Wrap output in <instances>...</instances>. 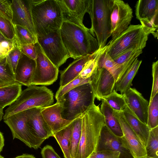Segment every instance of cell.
Here are the masks:
<instances>
[{"instance_id":"6da1fadb","label":"cell","mask_w":158,"mask_h":158,"mask_svg":"<svg viewBox=\"0 0 158 158\" xmlns=\"http://www.w3.org/2000/svg\"><path fill=\"white\" fill-rule=\"evenodd\" d=\"M60 31L62 42L70 58L76 60L91 55L99 49L97 40L86 27L64 20Z\"/></svg>"},{"instance_id":"7a4b0ae2","label":"cell","mask_w":158,"mask_h":158,"mask_svg":"<svg viewBox=\"0 0 158 158\" xmlns=\"http://www.w3.org/2000/svg\"><path fill=\"white\" fill-rule=\"evenodd\" d=\"M37 37L60 30L64 21L58 0H28Z\"/></svg>"},{"instance_id":"3957f363","label":"cell","mask_w":158,"mask_h":158,"mask_svg":"<svg viewBox=\"0 0 158 158\" xmlns=\"http://www.w3.org/2000/svg\"><path fill=\"white\" fill-rule=\"evenodd\" d=\"M81 117V135L76 158H87L97 151L101 132L105 125L100 108L94 103Z\"/></svg>"},{"instance_id":"277c9868","label":"cell","mask_w":158,"mask_h":158,"mask_svg":"<svg viewBox=\"0 0 158 158\" xmlns=\"http://www.w3.org/2000/svg\"><path fill=\"white\" fill-rule=\"evenodd\" d=\"M94 94L89 83L78 86L57 102L61 108L62 118L73 120L81 116L94 103Z\"/></svg>"},{"instance_id":"5b68a950","label":"cell","mask_w":158,"mask_h":158,"mask_svg":"<svg viewBox=\"0 0 158 158\" xmlns=\"http://www.w3.org/2000/svg\"><path fill=\"white\" fill-rule=\"evenodd\" d=\"M53 102V94L50 89L45 86L31 85L22 91L16 100L6 109L3 119L33 108L46 107Z\"/></svg>"},{"instance_id":"8992f818","label":"cell","mask_w":158,"mask_h":158,"mask_svg":"<svg viewBox=\"0 0 158 158\" xmlns=\"http://www.w3.org/2000/svg\"><path fill=\"white\" fill-rule=\"evenodd\" d=\"M150 32L141 24L130 25L116 38L111 39L102 48L114 59L133 48L143 49L146 46Z\"/></svg>"},{"instance_id":"52a82bcc","label":"cell","mask_w":158,"mask_h":158,"mask_svg":"<svg viewBox=\"0 0 158 158\" xmlns=\"http://www.w3.org/2000/svg\"><path fill=\"white\" fill-rule=\"evenodd\" d=\"M111 0H91L88 13L91 26L89 31L93 36H96L99 49L106 45L111 36L110 6Z\"/></svg>"},{"instance_id":"ba28073f","label":"cell","mask_w":158,"mask_h":158,"mask_svg":"<svg viewBox=\"0 0 158 158\" xmlns=\"http://www.w3.org/2000/svg\"><path fill=\"white\" fill-rule=\"evenodd\" d=\"M37 40L45 55L57 68H59L70 58L62 42L60 30L37 37Z\"/></svg>"},{"instance_id":"9c48e42d","label":"cell","mask_w":158,"mask_h":158,"mask_svg":"<svg viewBox=\"0 0 158 158\" xmlns=\"http://www.w3.org/2000/svg\"><path fill=\"white\" fill-rule=\"evenodd\" d=\"M3 120L10 129L13 139H17L30 148L35 149L42 144L32 134L28 127L25 110L14 114Z\"/></svg>"},{"instance_id":"30bf717a","label":"cell","mask_w":158,"mask_h":158,"mask_svg":"<svg viewBox=\"0 0 158 158\" xmlns=\"http://www.w3.org/2000/svg\"><path fill=\"white\" fill-rule=\"evenodd\" d=\"M36 52V67L32 85H50L57 79L59 69L47 57L38 42L35 44Z\"/></svg>"},{"instance_id":"8fae6325","label":"cell","mask_w":158,"mask_h":158,"mask_svg":"<svg viewBox=\"0 0 158 158\" xmlns=\"http://www.w3.org/2000/svg\"><path fill=\"white\" fill-rule=\"evenodd\" d=\"M133 17L132 10L127 3L121 0H111V39L118 37L128 28Z\"/></svg>"},{"instance_id":"7c38bea8","label":"cell","mask_w":158,"mask_h":158,"mask_svg":"<svg viewBox=\"0 0 158 158\" xmlns=\"http://www.w3.org/2000/svg\"><path fill=\"white\" fill-rule=\"evenodd\" d=\"M114 114L122 130L123 136L119 137L124 147L130 152L133 158H147L145 147L127 121L122 112L114 110Z\"/></svg>"},{"instance_id":"4fadbf2b","label":"cell","mask_w":158,"mask_h":158,"mask_svg":"<svg viewBox=\"0 0 158 158\" xmlns=\"http://www.w3.org/2000/svg\"><path fill=\"white\" fill-rule=\"evenodd\" d=\"M135 15L141 25L151 32L158 28V0H139L135 6Z\"/></svg>"},{"instance_id":"5bb4252c","label":"cell","mask_w":158,"mask_h":158,"mask_svg":"<svg viewBox=\"0 0 158 158\" xmlns=\"http://www.w3.org/2000/svg\"><path fill=\"white\" fill-rule=\"evenodd\" d=\"M61 6L64 20H66L83 27H85L83 20L88 13L91 0H58Z\"/></svg>"},{"instance_id":"9a60e30c","label":"cell","mask_w":158,"mask_h":158,"mask_svg":"<svg viewBox=\"0 0 158 158\" xmlns=\"http://www.w3.org/2000/svg\"><path fill=\"white\" fill-rule=\"evenodd\" d=\"M115 83V79L111 74L105 69L97 65L90 77V83L95 98L99 101L113 91Z\"/></svg>"},{"instance_id":"2e32d148","label":"cell","mask_w":158,"mask_h":158,"mask_svg":"<svg viewBox=\"0 0 158 158\" xmlns=\"http://www.w3.org/2000/svg\"><path fill=\"white\" fill-rule=\"evenodd\" d=\"M43 108L35 107L25 110L27 123L31 132L42 143L52 135L41 113Z\"/></svg>"},{"instance_id":"e0dca14e","label":"cell","mask_w":158,"mask_h":158,"mask_svg":"<svg viewBox=\"0 0 158 158\" xmlns=\"http://www.w3.org/2000/svg\"><path fill=\"white\" fill-rule=\"evenodd\" d=\"M10 1L13 12V24L26 28L36 36L28 0H12Z\"/></svg>"},{"instance_id":"ac0fdd59","label":"cell","mask_w":158,"mask_h":158,"mask_svg":"<svg viewBox=\"0 0 158 158\" xmlns=\"http://www.w3.org/2000/svg\"><path fill=\"white\" fill-rule=\"evenodd\" d=\"M118 152L120 158H133L130 152L125 148L119 137L114 134L105 125L99 137L97 151Z\"/></svg>"},{"instance_id":"d6986e66","label":"cell","mask_w":158,"mask_h":158,"mask_svg":"<svg viewBox=\"0 0 158 158\" xmlns=\"http://www.w3.org/2000/svg\"><path fill=\"white\" fill-rule=\"evenodd\" d=\"M124 95L130 109L140 121L147 124L148 101L135 88H131Z\"/></svg>"},{"instance_id":"ffe728a7","label":"cell","mask_w":158,"mask_h":158,"mask_svg":"<svg viewBox=\"0 0 158 158\" xmlns=\"http://www.w3.org/2000/svg\"><path fill=\"white\" fill-rule=\"evenodd\" d=\"M35 67V60L21 52L14 73L16 81L27 87L31 85Z\"/></svg>"},{"instance_id":"44dd1931","label":"cell","mask_w":158,"mask_h":158,"mask_svg":"<svg viewBox=\"0 0 158 158\" xmlns=\"http://www.w3.org/2000/svg\"><path fill=\"white\" fill-rule=\"evenodd\" d=\"M61 111V106L57 102L43 108L41 111L42 115L52 134L69 125L74 120H67L63 118Z\"/></svg>"},{"instance_id":"7402d4cb","label":"cell","mask_w":158,"mask_h":158,"mask_svg":"<svg viewBox=\"0 0 158 158\" xmlns=\"http://www.w3.org/2000/svg\"><path fill=\"white\" fill-rule=\"evenodd\" d=\"M98 50L91 55L75 60L61 71L59 88L63 87L77 77L86 63L95 56Z\"/></svg>"},{"instance_id":"603a6c76","label":"cell","mask_w":158,"mask_h":158,"mask_svg":"<svg viewBox=\"0 0 158 158\" xmlns=\"http://www.w3.org/2000/svg\"><path fill=\"white\" fill-rule=\"evenodd\" d=\"M122 112L127 121L146 148L150 129L137 117L127 104Z\"/></svg>"},{"instance_id":"cb8c5ba5","label":"cell","mask_w":158,"mask_h":158,"mask_svg":"<svg viewBox=\"0 0 158 158\" xmlns=\"http://www.w3.org/2000/svg\"><path fill=\"white\" fill-rule=\"evenodd\" d=\"M142 60L137 58L120 78L115 82L114 89L121 94H125L131 88L132 81L141 64Z\"/></svg>"},{"instance_id":"d4e9b609","label":"cell","mask_w":158,"mask_h":158,"mask_svg":"<svg viewBox=\"0 0 158 158\" xmlns=\"http://www.w3.org/2000/svg\"><path fill=\"white\" fill-rule=\"evenodd\" d=\"M97 65L108 71L114 77L115 82L122 76V71L121 67L102 48L99 49L97 57Z\"/></svg>"},{"instance_id":"484cf974","label":"cell","mask_w":158,"mask_h":158,"mask_svg":"<svg viewBox=\"0 0 158 158\" xmlns=\"http://www.w3.org/2000/svg\"><path fill=\"white\" fill-rule=\"evenodd\" d=\"M100 109L104 119L105 125L116 135L123 136L119 123L114 114V110L104 100H102Z\"/></svg>"},{"instance_id":"4316f807","label":"cell","mask_w":158,"mask_h":158,"mask_svg":"<svg viewBox=\"0 0 158 158\" xmlns=\"http://www.w3.org/2000/svg\"><path fill=\"white\" fill-rule=\"evenodd\" d=\"M22 85L18 82L0 88V108L3 109L15 101L20 94Z\"/></svg>"},{"instance_id":"83f0119b","label":"cell","mask_w":158,"mask_h":158,"mask_svg":"<svg viewBox=\"0 0 158 158\" xmlns=\"http://www.w3.org/2000/svg\"><path fill=\"white\" fill-rule=\"evenodd\" d=\"M73 122L68 126L52 134L60 147L64 158H71L69 147Z\"/></svg>"},{"instance_id":"f1b7e54d","label":"cell","mask_w":158,"mask_h":158,"mask_svg":"<svg viewBox=\"0 0 158 158\" xmlns=\"http://www.w3.org/2000/svg\"><path fill=\"white\" fill-rule=\"evenodd\" d=\"M7 55L0 56V88L17 83L7 60Z\"/></svg>"},{"instance_id":"f546056e","label":"cell","mask_w":158,"mask_h":158,"mask_svg":"<svg viewBox=\"0 0 158 158\" xmlns=\"http://www.w3.org/2000/svg\"><path fill=\"white\" fill-rule=\"evenodd\" d=\"M142 52V49L137 48H133L125 52L113 59L121 68L122 75Z\"/></svg>"},{"instance_id":"4dcf8cb0","label":"cell","mask_w":158,"mask_h":158,"mask_svg":"<svg viewBox=\"0 0 158 158\" xmlns=\"http://www.w3.org/2000/svg\"><path fill=\"white\" fill-rule=\"evenodd\" d=\"M70 139L69 151L71 158H76L80 142L82 128L81 116L74 119Z\"/></svg>"},{"instance_id":"1f68e13d","label":"cell","mask_w":158,"mask_h":158,"mask_svg":"<svg viewBox=\"0 0 158 158\" xmlns=\"http://www.w3.org/2000/svg\"><path fill=\"white\" fill-rule=\"evenodd\" d=\"M102 100H105L114 111L117 112H123L127 105L124 94H119L115 89Z\"/></svg>"},{"instance_id":"d6a6232c","label":"cell","mask_w":158,"mask_h":158,"mask_svg":"<svg viewBox=\"0 0 158 158\" xmlns=\"http://www.w3.org/2000/svg\"><path fill=\"white\" fill-rule=\"evenodd\" d=\"M15 37L19 46L29 44H35L37 42V37L26 28L19 25H14Z\"/></svg>"},{"instance_id":"836d02e7","label":"cell","mask_w":158,"mask_h":158,"mask_svg":"<svg viewBox=\"0 0 158 158\" xmlns=\"http://www.w3.org/2000/svg\"><path fill=\"white\" fill-rule=\"evenodd\" d=\"M146 150L147 156L158 158V126L150 129Z\"/></svg>"},{"instance_id":"e575fe53","label":"cell","mask_w":158,"mask_h":158,"mask_svg":"<svg viewBox=\"0 0 158 158\" xmlns=\"http://www.w3.org/2000/svg\"><path fill=\"white\" fill-rule=\"evenodd\" d=\"M149 102L147 125L151 129L158 126V93Z\"/></svg>"},{"instance_id":"d590c367","label":"cell","mask_w":158,"mask_h":158,"mask_svg":"<svg viewBox=\"0 0 158 158\" xmlns=\"http://www.w3.org/2000/svg\"><path fill=\"white\" fill-rule=\"evenodd\" d=\"M90 83V77L86 79L80 78L78 76L61 88H59L55 96V98L58 101L65 94L74 88L81 85L86 83Z\"/></svg>"},{"instance_id":"8d00e7d4","label":"cell","mask_w":158,"mask_h":158,"mask_svg":"<svg viewBox=\"0 0 158 158\" xmlns=\"http://www.w3.org/2000/svg\"><path fill=\"white\" fill-rule=\"evenodd\" d=\"M0 31L5 37L9 40L15 38V34L14 25L9 19L0 16Z\"/></svg>"},{"instance_id":"74e56055","label":"cell","mask_w":158,"mask_h":158,"mask_svg":"<svg viewBox=\"0 0 158 158\" xmlns=\"http://www.w3.org/2000/svg\"><path fill=\"white\" fill-rule=\"evenodd\" d=\"M99 49L95 56L85 64L79 75L80 78L86 79L92 75L97 65V57Z\"/></svg>"},{"instance_id":"f35d334b","label":"cell","mask_w":158,"mask_h":158,"mask_svg":"<svg viewBox=\"0 0 158 158\" xmlns=\"http://www.w3.org/2000/svg\"><path fill=\"white\" fill-rule=\"evenodd\" d=\"M21 52L19 46H17L15 47L6 55L7 61L14 73Z\"/></svg>"},{"instance_id":"ab89813d","label":"cell","mask_w":158,"mask_h":158,"mask_svg":"<svg viewBox=\"0 0 158 158\" xmlns=\"http://www.w3.org/2000/svg\"><path fill=\"white\" fill-rule=\"evenodd\" d=\"M12 15L10 0H0V16L12 22Z\"/></svg>"},{"instance_id":"60d3db41","label":"cell","mask_w":158,"mask_h":158,"mask_svg":"<svg viewBox=\"0 0 158 158\" xmlns=\"http://www.w3.org/2000/svg\"><path fill=\"white\" fill-rule=\"evenodd\" d=\"M152 85L150 100L158 93V61L153 62L152 65Z\"/></svg>"},{"instance_id":"b9f144b4","label":"cell","mask_w":158,"mask_h":158,"mask_svg":"<svg viewBox=\"0 0 158 158\" xmlns=\"http://www.w3.org/2000/svg\"><path fill=\"white\" fill-rule=\"evenodd\" d=\"M120 153L118 152L108 150L97 151L87 158H120Z\"/></svg>"},{"instance_id":"7bdbcfd3","label":"cell","mask_w":158,"mask_h":158,"mask_svg":"<svg viewBox=\"0 0 158 158\" xmlns=\"http://www.w3.org/2000/svg\"><path fill=\"white\" fill-rule=\"evenodd\" d=\"M19 47L21 52L29 58L35 60L36 52L35 44L20 45Z\"/></svg>"},{"instance_id":"ee69618b","label":"cell","mask_w":158,"mask_h":158,"mask_svg":"<svg viewBox=\"0 0 158 158\" xmlns=\"http://www.w3.org/2000/svg\"><path fill=\"white\" fill-rule=\"evenodd\" d=\"M42 158H60L51 146L46 145L41 150Z\"/></svg>"},{"instance_id":"f6af8a7d","label":"cell","mask_w":158,"mask_h":158,"mask_svg":"<svg viewBox=\"0 0 158 158\" xmlns=\"http://www.w3.org/2000/svg\"><path fill=\"white\" fill-rule=\"evenodd\" d=\"M4 145V139L3 133L0 131V156Z\"/></svg>"},{"instance_id":"bcb514c9","label":"cell","mask_w":158,"mask_h":158,"mask_svg":"<svg viewBox=\"0 0 158 158\" xmlns=\"http://www.w3.org/2000/svg\"><path fill=\"white\" fill-rule=\"evenodd\" d=\"M1 158H4L3 156H2ZM14 158H36L33 155L23 154L17 156Z\"/></svg>"},{"instance_id":"7dc6e473","label":"cell","mask_w":158,"mask_h":158,"mask_svg":"<svg viewBox=\"0 0 158 158\" xmlns=\"http://www.w3.org/2000/svg\"><path fill=\"white\" fill-rule=\"evenodd\" d=\"M9 40L6 39L0 31V44L4 41Z\"/></svg>"},{"instance_id":"c3c4849f","label":"cell","mask_w":158,"mask_h":158,"mask_svg":"<svg viewBox=\"0 0 158 158\" xmlns=\"http://www.w3.org/2000/svg\"><path fill=\"white\" fill-rule=\"evenodd\" d=\"M4 114L3 111V109L0 108V119L2 120Z\"/></svg>"},{"instance_id":"681fc988","label":"cell","mask_w":158,"mask_h":158,"mask_svg":"<svg viewBox=\"0 0 158 158\" xmlns=\"http://www.w3.org/2000/svg\"><path fill=\"white\" fill-rule=\"evenodd\" d=\"M2 55H3L0 52V56H2Z\"/></svg>"},{"instance_id":"f907efd6","label":"cell","mask_w":158,"mask_h":158,"mask_svg":"<svg viewBox=\"0 0 158 158\" xmlns=\"http://www.w3.org/2000/svg\"><path fill=\"white\" fill-rule=\"evenodd\" d=\"M147 158H153L150 157L148 156Z\"/></svg>"},{"instance_id":"816d5d0a","label":"cell","mask_w":158,"mask_h":158,"mask_svg":"<svg viewBox=\"0 0 158 158\" xmlns=\"http://www.w3.org/2000/svg\"><path fill=\"white\" fill-rule=\"evenodd\" d=\"M2 156L1 155L0 156V158H1L2 157Z\"/></svg>"},{"instance_id":"f5cc1de1","label":"cell","mask_w":158,"mask_h":158,"mask_svg":"<svg viewBox=\"0 0 158 158\" xmlns=\"http://www.w3.org/2000/svg\"><path fill=\"white\" fill-rule=\"evenodd\" d=\"M1 120L0 119V121H1Z\"/></svg>"}]
</instances>
